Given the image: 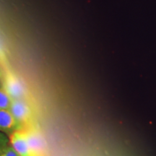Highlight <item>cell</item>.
I'll list each match as a JSON object with an SVG mask.
<instances>
[{
  "instance_id": "cell-1",
  "label": "cell",
  "mask_w": 156,
  "mask_h": 156,
  "mask_svg": "<svg viewBox=\"0 0 156 156\" xmlns=\"http://www.w3.org/2000/svg\"><path fill=\"white\" fill-rule=\"evenodd\" d=\"M31 156H46L47 143L44 134L36 124L23 128Z\"/></svg>"
},
{
  "instance_id": "cell-2",
  "label": "cell",
  "mask_w": 156,
  "mask_h": 156,
  "mask_svg": "<svg viewBox=\"0 0 156 156\" xmlns=\"http://www.w3.org/2000/svg\"><path fill=\"white\" fill-rule=\"evenodd\" d=\"M9 112L23 128L35 123L33 109L27 100H12Z\"/></svg>"
},
{
  "instance_id": "cell-3",
  "label": "cell",
  "mask_w": 156,
  "mask_h": 156,
  "mask_svg": "<svg viewBox=\"0 0 156 156\" xmlns=\"http://www.w3.org/2000/svg\"><path fill=\"white\" fill-rule=\"evenodd\" d=\"M2 83L12 100H27L26 87L15 74L6 73Z\"/></svg>"
},
{
  "instance_id": "cell-4",
  "label": "cell",
  "mask_w": 156,
  "mask_h": 156,
  "mask_svg": "<svg viewBox=\"0 0 156 156\" xmlns=\"http://www.w3.org/2000/svg\"><path fill=\"white\" fill-rule=\"evenodd\" d=\"M9 145L13 147L20 156H31L23 128L9 134Z\"/></svg>"
},
{
  "instance_id": "cell-5",
  "label": "cell",
  "mask_w": 156,
  "mask_h": 156,
  "mask_svg": "<svg viewBox=\"0 0 156 156\" xmlns=\"http://www.w3.org/2000/svg\"><path fill=\"white\" fill-rule=\"evenodd\" d=\"M22 128V126L9 110L0 109V132L9 135Z\"/></svg>"
},
{
  "instance_id": "cell-6",
  "label": "cell",
  "mask_w": 156,
  "mask_h": 156,
  "mask_svg": "<svg viewBox=\"0 0 156 156\" xmlns=\"http://www.w3.org/2000/svg\"><path fill=\"white\" fill-rule=\"evenodd\" d=\"M12 98L4 87L2 80L0 81V109L9 110L10 108Z\"/></svg>"
},
{
  "instance_id": "cell-7",
  "label": "cell",
  "mask_w": 156,
  "mask_h": 156,
  "mask_svg": "<svg viewBox=\"0 0 156 156\" xmlns=\"http://www.w3.org/2000/svg\"><path fill=\"white\" fill-rule=\"evenodd\" d=\"M0 156H20L19 154L13 149V147L10 145H7L5 147L4 151Z\"/></svg>"
},
{
  "instance_id": "cell-8",
  "label": "cell",
  "mask_w": 156,
  "mask_h": 156,
  "mask_svg": "<svg viewBox=\"0 0 156 156\" xmlns=\"http://www.w3.org/2000/svg\"><path fill=\"white\" fill-rule=\"evenodd\" d=\"M9 136L7 134L0 132V147H5L9 145Z\"/></svg>"
},
{
  "instance_id": "cell-9",
  "label": "cell",
  "mask_w": 156,
  "mask_h": 156,
  "mask_svg": "<svg viewBox=\"0 0 156 156\" xmlns=\"http://www.w3.org/2000/svg\"><path fill=\"white\" fill-rule=\"evenodd\" d=\"M4 149H5V147H0V155H1L2 153V152L4 151Z\"/></svg>"
},
{
  "instance_id": "cell-10",
  "label": "cell",
  "mask_w": 156,
  "mask_h": 156,
  "mask_svg": "<svg viewBox=\"0 0 156 156\" xmlns=\"http://www.w3.org/2000/svg\"><path fill=\"white\" fill-rule=\"evenodd\" d=\"M2 72H1V70H0V81L2 80Z\"/></svg>"
}]
</instances>
